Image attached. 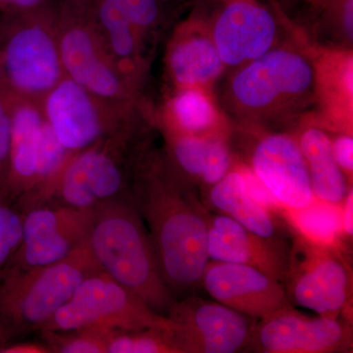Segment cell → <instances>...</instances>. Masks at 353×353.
Wrapping results in <instances>:
<instances>
[{"mask_svg":"<svg viewBox=\"0 0 353 353\" xmlns=\"http://www.w3.org/2000/svg\"><path fill=\"white\" fill-rule=\"evenodd\" d=\"M131 199L150 234L160 272L174 296L199 289L209 262L208 210L166 157L145 150Z\"/></svg>","mask_w":353,"mask_h":353,"instance_id":"6da1fadb","label":"cell"},{"mask_svg":"<svg viewBox=\"0 0 353 353\" xmlns=\"http://www.w3.org/2000/svg\"><path fill=\"white\" fill-rule=\"evenodd\" d=\"M227 114L246 126H271L296 117L317 101L315 57L282 43L233 69L221 92Z\"/></svg>","mask_w":353,"mask_h":353,"instance_id":"7a4b0ae2","label":"cell"},{"mask_svg":"<svg viewBox=\"0 0 353 353\" xmlns=\"http://www.w3.org/2000/svg\"><path fill=\"white\" fill-rule=\"evenodd\" d=\"M87 243L102 272L166 316L176 299L162 278L150 234L131 196L94 208Z\"/></svg>","mask_w":353,"mask_h":353,"instance_id":"3957f363","label":"cell"},{"mask_svg":"<svg viewBox=\"0 0 353 353\" xmlns=\"http://www.w3.org/2000/svg\"><path fill=\"white\" fill-rule=\"evenodd\" d=\"M99 271L87 240L52 264L27 270L0 268V327L10 338L39 331L79 285Z\"/></svg>","mask_w":353,"mask_h":353,"instance_id":"277c9868","label":"cell"},{"mask_svg":"<svg viewBox=\"0 0 353 353\" xmlns=\"http://www.w3.org/2000/svg\"><path fill=\"white\" fill-rule=\"evenodd\" d=\"M0 87L41 103L65 76L58 46L57 17L32 11L0 22Z\"/></svg>","mask_w":353,"mask_h":353,"instance_id":"5b68a950","label":"cell"},{"mask_svg":"<svg viewBox=\"0 0 353 353\" xmlns=\"http://www.w3.org/2000/svg\"><path fill=\"white\" fill-rule=\"evenodd\" d=\"M134 130L128 127L73 153L58 178L50 202L90 210L131 194L134 172L145 148L126 158Z\"/></svg>","mask_w":353,"mask_h":353,"instance_id":"8992f818","label":"cell"},{"mask_svg":"<svg viewBox=\"0 0 353 353\" xmlns=\"http://www.w3.org/2000/svg\"><path fill=\"white\" fill-rule=\"evenodd\" d=\"M85 328L113 331L170 329L172 322L108 274L99 271L79 285L71 299L39 332Z\"/></svg>","mask_w":353,"mask_h":353,"instance_id":"52a82bcc","label":"cell"},{"mask_svg":"<svg viewBox=\"0 0 353 353\" xmlns=\"http://www.w3.org/2000/svg\"><path fill=\"white\" fill-rule=\"evenodd\" d=\"M284 283L290 303L324 317L350 314L352 271L340 248L317 245L296 234Z\"/></svg>","mask_w":353,"mask_h":353,"instance_id":"ba28073f","label":"cell"},{"mask_svg":"<svg viewBox=\"0 0 353 353\" xmlns=\"http://www.w3.org/2000/svg\"><path fill=\"white\" fill-rule=\"evenodd\" d=\"M58 46L65 76L99 99L127 105L134 83L121 73L90 16L65 14L57 17Z\"/></svg>","mask_w":353,"mask_h":353,"instance_id":"9c48e42d","label":"cell"},{"mask_svg":"<svg viewBox=\"0 0 353 353\" xmlns=\"http://www.w3.org/2000/svg\"><path fill=\"white\" fill-rule=\"evenodd\" d=\"M43 117L58 141L76 153L131 126L127 105L90 94L64 76L41 102Z\"/></svg>","mask_w":353,"mask_h":353,"instance_id":"30bf717a","label":"cell"},{"mask_svg":"<svg viewBox=\"0 0 353 353\" xmlns=\"http://www.w3.org/2000/svg\"><path fill=\"white\" fill-rule=\"evenodd\" d=\"M228 0L210 23V32L225 69H236L263 57L282 43L285 13L276 0Z\"/></svg>","mask_w":353,"mask_h":353,"instance_id":"8fae6325","label":"cell"},{"mask_svg":"<svg viewBox=\"0 0 353 353\" xmlns=\"http://www.w3.org/2000/svg\"><path fill=\"white\" fill-rule=\"evenodd\" d=\"M94 213L54 202L25 211L21 245L0 268L27 270L65 259L87 240Z\"/></svg>","mask_w":353,"mask_h":353,"instance_id":"7c38bea8","label":"cell"},{"mask_svg":"<svg viewBox=\"0 0 353 353\" xmlns=\"http://www.w3.org/2000/svg\"><path fill=\"white\" fill-rule=\"evenodd\" d=\"M171 320L181 353H234L248 350L254 321L218 301L188 296L174 301Z\"/></svg>","mask_w":353,"mask_h":353,"instance_id":"4fadbf2b","label":"cell"},{"mask_svg":"<svg viewBox=\"0 0 353 353\" xmlns=\"http://www.w3.org/2000/svg\"><path fill=\"white\" fill-rule=\"evenodd\" d=\"M350 325L339 318H309L283 309L254 325L248 350L264 353H334L352 348Z\"/></svg>","mask_w":353,"mask_h":353,"instance_id":"5bb4252c","label":"cell"},{"mask_svg":"<svg viewBox=\"0 0 353 353\" xmlns=\"http://www.w3.org/2000/svg\"><path fill=\"white\" fill-rule=\"evenodd\" d=\"M248 167L282 209L303 208L316 199L299 141L287 132L260 137Z\"/></svg>","mask_w":353,"mask_h":353,"instance_id":"9a60e30c","label":"cell"},{"mask_svg":"<svg viewBox=\"0 0 353 353\" xmlns=\"http://www.w3.org/2000/svg\"><path fill=\"white\" fill-rule=\"evenodd\" d=\"M201 285L214 301L253 319L292 306L283 283L248 265L209 260Z\"/></svg>","mask_w":353,"mask_h":353,"instance_id":"2e32d148","label":"cell"},{"mask_svg":"<svg viewBox=\"0 0 353 353\" xmlns=\"http://www.w3.org/2000/svg\"><path fill=\"white\" fill-rule=\"evenodd\" d=\"M209 260L243 264L284 283L290 250L283 240L252 233L229 216L208 213Z\"/></svg>","mask_w":353,"mask_h":353,"instance_id":"e0dca14e","label":"cell"},{"mask_svg":"<svg viewBox=\"0 0 353 353\" xmlns=\"http://www.w3.org/2000/svg\"><path fill=\"white\" fill-rule=\"evenodd\" d=\"M166 69L176 90L208 88L219 80L225 66L211 36L210 24L194 17L179 27L167 50Z\"/></svg>","mask_w":353,"mask_h":353,"instance_id":"ac0fdd59","label":"cell"},{"mask_svg":"<svg viewBox=\"0 0 353 353\" xmlns=\"http://www.w3.org/2000/svg\"><path fill=\"white\" fill-rule=\"evenodd\" d=\"M11 121L8 203L15 205L31 190L37 171L39 139L44 123L41 103L0 87Z\"/></svg>","mask_w":353,"mask_h":353,"instance_id":"d6986e66","label":"cell"},{"mask_svg":"<svg viewBox=\"0 0 353 353\" xmlns=\"http://www.w3.org/2000/svg\"><path fill=\"white\" fill-rule=\"evenodd\" d=\"M208 202L216 210L229 216L252 233L281 240L275 211L265 208L248 194L243 176L234 164L220 182L209 188Z\"/></svg>","mask_w":353,"mask_h":353,"instance_id":"ffe728a7","label":"cell"},{"mask_svg":"<svg viewBox=\"0 0 353 353\" xmlns=\"http://www.w3.org/2000/svg\"><path fill=\"white\" fill-rule=\"evenodd\" d=\"M92 8L90 17L108 52L121 73L134 83L145 64V34L104 0H95Z\"/></svg>","mask_w":353,"mask_h":353,"instance_id":"44dd1931","label":"cell"},{"mask_svg":"<svg viewBox=\"0 0 353 353\" xmlns=\"http://www.w3.org/2000/svg\"><path fill=\"white\" fill-rule=\"evenodd\" d=\"M307 165L316 199L341 205L347 196V176L334 160L331 138L321 128L310 126L297 139Z\"/></svg>","mask_w":353,"mask_h":353,"instance_id":"7402d4cb","label":"cell"},{"mask_svg":"<svg viewBox=\"0 0 353 353\" xmlns=\"http://www.w3.org/2000/svg\"><path fill=\"white\" fill-rule=\"evenodd\" d=\"M165 121L166 132L199 137L223 134L222 115L208 88L176 90L167 103Z\"/></svg>","mask_w":353,"mask_h":353,"instance_id":"603a6c76","label":"cell"},{"mask_svg":"<svg viewBox=\"0 0 353 353\" xmlns=\"http://www.w3.org/2000/svg\"><path fill=\"white\" fill-rule=\"evenodd\" d=\"M334 204L315 199L299 209H282L284 217L294 233L309 241L329 248H340L341 229V208Z\"/></svg>","mask_w":353,"mask_h":353,"instance_id":"cb8c5ba5","label":"cell"},{"mask_svg":"<svg viewBox=\"0 0 353 353\" xmlns=\"http://www.w3.org/2000/svg\"><path fill=\"white\" fill-rule=\"evenodd\" d=\"M312 21L316 39L327 50H352L353 0H328Z\"/></svg>","mask_w":353,"mask_h":353,"instance_id":"d4e9b609","label":"cell"},{"mask_svg":"<svg viewBox=\"0 0 353 353\" xmlns=\"http://www.w3.org/2000/svg\"><path fill=\"white\" fill-rule=\"evenodd\" d=\"M209 137L166 132V159L174 171L192 185L201 183L208 157Z\"/></svg>","mask_w":353,"mask_h":353,"instance_id":"484cf974","label":"cell"},{"mask_svg":"<svg viewBox=\"0 0 353 353\" xmlns=\"http://www.w3.org/2000/svg\"><path fill=\"white\" fill-rule=\"evenodd\" d=\"M108 353H181L173 329L117 331L109 341Z\"/></svg>","mask_w":353,"mask_h":353,"instance_id":"4316f807","label":"cell"},{"mask_svg":"<svg viewBox=\"0 0 353 353\" xmlns=\"http://www.w3.org/2000/svg\"><path fill=\"white\" fill-rule=\"evenodd\" d=\"M117 331L85 328L65 332H41L52 353H108L109 341Z\"/></svg>","mask_w":353,"mask_h":353,"instance_id":"83f0119b","label":"cell"},{"mask_svg":"<svg viewBox=\"0 0 353 353\" xmlns=\"http://www.w3.org/2000/svg\"><path fill=\"white\" fill-rule=\"evenodd\" d=\"M143 34L154 32L163 21L160 0H104Z\"/></svg>","mask_w":353,"mask_h":353,"instance_id":"f1b7e54d","label":"cell"},{"mask_svg":"<svg viewBox=\"0 0 353 353\" xmlns=\"http://www.w3.org/2000/svg\"><path fill=\"white\" fill-rule=\"evenodd\" d=\"M233 154L223 134L208 138V157L201 179V185L211 188L220 182L233 168Z\"/></svg>","mask_w":353,"mask_h":353,"instance_id":"f546056e","label":"cell"},{"mask_svg":"<svg viewBox=\"0 0 353 353\" xmlns=\"http://www.w3.org/2000/svg\"><path fill=\"white\" fill-rule=\"evenodd\" d=\"M23 214L11 204L0 201V267L18 250L23 239Z\"/></svg>","mask_w":353,"mask_h":353,"instance_id":"4dcf8cb0","label":"cell"},{"mask_svg":"<svg viewBox=\"0 0 353 353\" xmlns=\"http://www.w3.org/2000/svg\"><path fill=\"white\" fill-rule=\"evenodd\" d=\"M11 121L3 99L0 97V201L8 203L10 175ZM9 204V203H8Z\"/></svg>","mask_w":353,"mask_h":353,"instance_id":"1f68e13d","label":"cell"},{"mask_svg":"<svg viewBox=\"0 0 353 353\" xmlns=\"http://www.w3.org/2000/svg\"><path fill=\"white\" fill-rule=\"evenodd\" d=\"M332 152L336 164L347 179H352L353 172V139L352 132H341L331 139Z\"/></svg>","mask_w":353,"mask_h":353,"instance_id":"d6a6232c","label":"cell"},{"mask_svg":"<svg viewBox=\"0 0 353 353\" xmlns=\"http://www.w3.org/2000/svg\"><path fill=\"white\" fill-rule=\"evenodd\" d=\"M46 0H0V10L7 15L36 10Z\"/></svg>","mask_w":353,"mask_h":353,"instance_id":"836d02e7","label":"cell"},{"mask_svg":"<svg viewBox=\"0 0 353 353\" xmlns=\"http://www.w3.org/2000/svg\"><path fill=\"white\" fill-rule=\"evenodd\" d=\"M328 0H281L279 2L282 10H285L287 7L299 6L303 9L304 14L309 20L312 21L316 14L319 12L320 9L324 6Z\"/></svg>","mask_w":353,"mask_h":353,"instance_id":"e575fe53","label":"cell"},{"mask_svg":"<svg viewBox=\"0 0 353 353\" xmlns=\"http://www.w3.org/2000/svg\"><path fill=\"white\" fill-rule=\"evenodd\" d=\"M0 353H52L46 343H21L0 347Z\"/></svg>","mask_w":353,"mask_h":353,"instance_id":"d590c367","label":"cell"},{"mask_svg":"<svg viewBox=\"0 0 353 353\" xmlns=\"http://www.w3.org/2000/svg\"><path fill=\"white\" fill-rule=\"evenodd\" d=\"M345 204L341 208V229L343 234H347L348 238H352L353 234V192L352 188L348 190L347 196H345Z\"/></svg>","mask_w":353,"mask_h":353,"instance_id":"8d00e7d4","label":"cell"},{"mask_svg":"<svg viewBox=\"0 0 353 353\" xmlns=\"http://www.w3.org/2000/svg\"><path fill=\"white\" fill-rule=\"evenodd\" d=\"M9 340H10V336H9V334H7L6 330L0 327V347H3V345H6L7 341Z\"/></svg>","mask_w":353,"mask_h":353,"instance_id":"74e56055","label":"cell"},{"mask_svg":"<svg viewBox=\"0 0 353 353\" xmlns=\"http://www.w3.org/2000/svg\"><path fill=\"white\" fill-rule=\"evenodd\" d=\"M2 82V67L1 62H0V83Z\"/></svg>","mask_w":353,"mask_h":353,"instance_id":"f35d334b","label":"cell"},{"mask_svg":"<svg viewBox=\"0 0 353 353\" xmlns=\"http://www.w3.org/2000/svg\"><path fill=\"white\" fill-rule=\"evenodd\" d=\"M216 1L220 2V4H221V3H224V2L228 1V0H216Z\"/></svg>","mask_w":353,"mask_h":353,"instance_id":"ab89813d","label":"cell"},{"mask_svg":"<svg viewBox=\"0 0 353 353\" xmlns=\"http://www.w3.org/2000/svg\"><path fill=\"white\" fill-rule=\"evenodd\" d=\"M276 1H277V2H278V3H279V2H280V1H281V0H276Z\"/></svg>","mask_w":353,"mask_h":353,"instance_id":"60d3db41","label":"cell"}]
</instances>
